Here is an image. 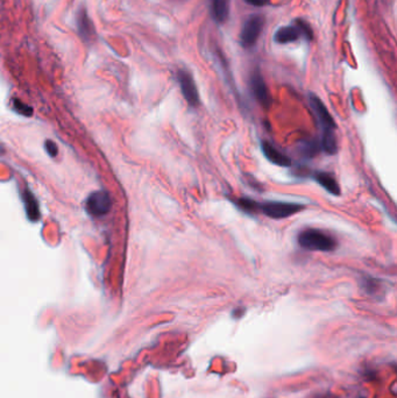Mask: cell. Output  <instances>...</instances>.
I'll use <instances>...</instances> for the list:
<instances>
[{"mask_svg":"<svg viewBox=\"0 0 397 398\" xmlns=\"http://www.w3.org/2000/svg\"><path fill=\"white\" fill-rule=\"evenodd\" d=\"M311 177L314 179V182H317L321 188L325 189L329 194L337 196V197L341 195V189H340L338 182H337L332 173L327 171H314Z\"/></svg>","mask_w":397,"mask_h":398,"instance_id":"8fae6325","label":"cell"},{"mask_svg":"<svg viewBox=\"0 0 397 398\" xmlns=\"http://www.w3.org/2000/svg\"><path fill=\"white\" fill-rule=\"evenodd\" d=\"M77 29L78 34H80L82 39H83L85 42H89V41H92L94 39V35H96V30H94L93 22L91 20L89 14H87V11L85 8H81L77 13Z\"/></svg>","mask_w":397,"mask_h":398,"instance_id":"9c48e42d","label":"cell"},{"mask_svg":"<svg viewBox=\"0 0 397 398\" xmlns=\"http://www.w3.org/2000/svg\"><path fill=\"white\" fill-rule=\"evenodd\" d=\"M321 149L319 142L317 140H304L303 143H301V153L304 155V157H308V159H312L313 156H316L318 154V151Z\"/></svg>","mask_w":397,"mask_h":398,"instance_id":"2e32d148","label":"cell"},{"mask_svg":"<svg viewBox=\"0 0 397 398\" xmlns=\"http://www.w3.org/2000/svg\"><path fill=\"white\" fill-rule=\"evenodd\" d=\"M250 86L252 94L259 102L260 105H262L263 107H269L270 103H272V97H270L266 81H264L263 76L261 75L259 69H255L252 72L250 77Z\"/></svg>","mask_w":397,"mask_h":398,"instance_id":"52a82bcc","label":"cell"},{"mask_svg":"<svg viewBox=\"0 0 397 398\" xmlns=\"http://www.w3.org/2000/svg\"><path fill=\"white\" fill-rule=\"evenodd\" d=\"M305 210V205L289 201H263L259 203V212L272 219H284Z\"/></svg>","mask_w":397,"mask_h":398,"instance_id":"3957f363","label":"cell"},{"mask_svg":"<svg viewBox=\"0 0 397 398\" xmlns=\"http://www.w3.org/2000/svg\"><path fill=\"white\" fill-rule=\"evenodd\" d=\"M297 241L302 248L311 252H333L338 247V241L332 235L317 228L303 229Z\"/></svg>","mask_w":397,"mask_h":398,"instance_id":"6da1fadb","label":"cell"},{"mask_svg":"<svg viewBox=\"0 0 397 398\" xmlns=\"http://www.w3.org/2000/svg\"><path fill=\"white\" fill-rule=\"evenodd\" d=\"M229 200L232 201L235 207H238V210H240L241 212H244L246 214L253 216V214L259 213V201L254 200V199H252L250 197L231 198Z\"/></svg>","mask_w":397,"mask_h":398,"instance_id":"4fadbf2b","label":"cell"},{"mask_svg":"<svg viewBox=\"0 0 397 398\" xmlns=\"http://www.w3.org/2000/svg\"><path fill=\"white\" fill-rule=\"evenodd\" d=\"M264 22L266 20L261 14H253L246 20L240 31V43L244 48L250 49L255 46L263 30Z\"/></svg>","mask_w":397,"mask_h":398,"instance_id":"277c9868","label":"cell"},{"mask_svg":"<svg viewBox=\"0 0 397 398\" xmlns=\"http://www.w3.org/2000/svg\"><path fill=\"white\" fill-rule=\"evenodd\" d=\"M309 100H310V106L313 111L314 115H316L318 124H319V127L321 129V135L335 134L337 127L335 119H333L332 115L330 114L325 104L321 102L316 94L312 93L309 97Z\"/></svg>","mask_w":397,"mask_h":398,"instance_id":"5b68a950","label":"cell"},{"mask_svg":"<svg viewBox=\"0 0 397 398\" xmlns=\"http://www.w3.org/2000/svg\"><path fill=\"white\" fill-rule=\"evenodd\" d=\"M177 81L181 87L182 94L184 99L191 107H198L200 105L199 93H198L197 85L195 83L192 75L185 69H181L177 72Z\"/></svg>","mask_w":397,"mask_h":398,"instance_id":"8992f818","label":"cell"},{"mask_svg":"<svg viewBox=\"0 0 397 398\" xmlns=\"http://www.w3.org/2000/svg\"><path fill=\"white\" fill-rule=\"evenodd\" d=\"M211 13L218 24L225 22L229 15V0H211Z\"/></svg>","mask_w":397,"mask_h":398,"instance_id":"7c38bea8","label":"cell"},{"mask_svg":"<svg viewBox=\"0 0 397 398\" xmlns=\"http://www.w3.org/2000/svg\"><path fill=\"white\" fill-rule=\"evenodd\" d=\"M112 201L107 192L97 191L89 196L86 200V210L91 216L102 217L104 214L109 213L111 210Z\"/></svg>","mask_w":397,"mask_h":398,"instance_id":"ba28073f","label":"cell"},{"mask_svg":"<svg viewBox=\"0 0 397 398\" xmlns=\"http://www.w3.org/2000/svg\"><path fill=\"white\" fill-rule=\"evenodd\" d=\"M46 149L48 151V154L50 156H56L57 155V147H56V144L54 143L53 141H47L46 142Z\"/></svg>","mask_w":397,"mask_h":398,"instance_id":"ac0fdd59","label":"cell"},{"mask_svg":"<svg viewBox=\"0 0 397 398\" xmlns=\"http://www.w3.org/2000/svg\"><path fill=\"white\" fill-rule=\"evenodd\" d=\"M261 150L264 155V157L272 162L273 164H276L279 167H290L291 166V159L286 155L282 154L279 149H276L272 143L268 141H261Z\"/></svg>","mask_w":397,"mask_h":398,"instance_id":"30bf717a","label":"cell"},{"mask_svg":"<svg viewBox=\"0 0 397 398\" xmlns=\"http://www.w3.org/2000/svg\"><path fill=\"white\" fill-rule=\"evenodd\" d=\"M245 1L252 6H255V7H261V6L267 4L268 0H245Z\"/></svg>","mask_w":397,"mask_h":398,"instance_id":"d6986e66","label":"cell"},{"mask_svg":"<svg viewBox=\"0 0 397 398\" xmlns=\"http://www.w3.org/2000/svg\"><path fill=\"white\" fill-rule=\"evenodd\" d=\"M13 107H14V110L17 111V112L21 113L23 115L30 116L31 114H33V110H31L29 106L25 105L23 102H20V100L14 99L13 100Z\"/></svg>","mask_w":397,"mask_h":398,"instance_id":"e0dca14e","label":"cell"},{"mask_svg":"<svg viewBox=\"0 0 397 398\" xmlns=\"http://www.w3.org/2000/svg\"><path fill=\"white\" fill-rule=\"evenodd\" d=\"M361 285L362 289L366 291L368 295L374 296V297H379L380 293L383 291L382 290V284L380 283L379 280L373 279V277H366L361 281Z\"/></svg>","mask_w":397,"mask_h":398,"instance_id":"9a60e30c","label":"cell"},{"mask_svg":"<svg viewBox=\"0 0 397 398\" xmlns=\"http://www.w3.org/2000/svg\"><path fill=\"white\" fill-rule=\"evenodd\" d=\"M324 398H337V397H335V396H326V397H324Z\"/></svg>","mask_w":397,"mask_h":398,"instance_id":"44dd1931","label":"cell"},{"mask_svg":"<svg viewBox=\"0 0 397 398\" xmlns=\"http://www.w3.org/2000/svg\"><path fill=\"white\" fill-rule=\"evenodd\" d=\"M245 312H246L245 308H237V309L233 310L232 317L235 318V319H239V318H241L242 315L245 314Z\"/></svg>","mask_w":397,"mask_h":398,"instance_id":"ffe728a7","label":"cell"},{"mask_svg":"<svg viewBox=\"0 0 397 398\" xmlns=\"http://www.w3.org/2000/svg\"><path fill=\"white\" fill-rule=\"evenodd\" d=\"M23 198H24L25 207H26V212H27L28 218H29L31 221L39 220V218H40L39 204H37L36 199L33 196V194H31L29 190L24 191Z\"/></svg>","mask_w":397,"mask_h":398,"instance_id":"5bb4252c","label":"cell"},{"mask_svg":"<svg viewBox=\"0 0 397 398\" xmlns=\"http://www.w3.org/2000/svg\"><path fill=\"white\" fill-rule=\"evenodd\" d=\"M301 37H304L308 41H312L313 30L307 21L302 20V19H296L292 25L277 29L274 39L277 43L286 44L298 41Z\"/></svg>","mask_w":397,"mask_h":398,"instance_id":"7a4b0ae2","label":"cell"}]
</instances>
